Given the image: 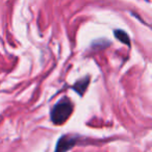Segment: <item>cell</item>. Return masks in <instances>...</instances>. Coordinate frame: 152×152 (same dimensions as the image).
<instances>
[{"label": "cell", "instance_id": "obj_1", "mask_svg": "<svg viewBox=\"0 0 152 152\" xmlns=\"http://www.w3.org/2000/svg\"><path fill=\"white\" fill-rule=\"evenodd\" d=\"M73 113V104L70 99H63L58 101L51 110V120L55 125L65 123Z\"/></svg>", "mask_w": 152, "mask_h": 152}, {"label": "cell", "instance_id": "obj_2", "mask_svg": "<svg viewBox=\"0 0 152 152\" xmlns=\"http://www.w3.org/2000/svg\"><path fill=\"white\" fill-rule=\"evenodd\" d=\"M76 139L75 137H71V135H64L58 140L56 145V149L55 152H66L69 149H71L74 145L76 144Z\"/></svg>", "mask_w": 152, "mask_h": 152}, {"label": "cell", "instance_id": "obj_3", "mask_svg": "<svg viewBox=\"0 0 152 152\" xmlns=\"http://www.w3.org/2000/svg\"><path fill=\"white\" fill-rule=\"evenodd\" d=\"M89 81H90L89 77H87V78H83L81 80H78L75 85H74L73 89L75 90L76 92H78L80 95H83V94L86 92V90H87L88 86H89Z\"/></svg>", "mask_w": 152, "mask_h": 152}, {"label": "cell", "instance_id": "obj_4", "mask_svg": "<svg viewBox=\"0 0 152 152\" xmlns=\"http://www.w3.org/2000/svg\"><path fill=\"white\" fill-rule=\"evenodd\" d=\"M115 37H116L118 40H120L123 44L128 45V46L130 45V39H129L128 34L125 31H123V30H116V31H115Z\"/></svg>", "mask_w": 152, "mask_h": 152}]
</instances>
